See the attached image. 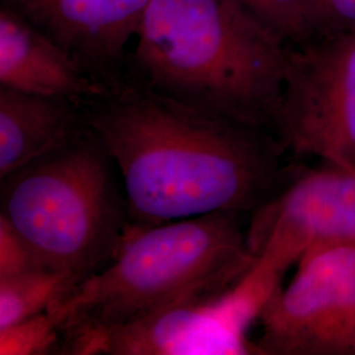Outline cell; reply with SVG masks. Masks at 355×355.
<instances>
[{
    "instance_id": "5b68a950",
    "label": "cell",
    "mask_w": 355,
    "mask_h": 355,
    "mask_svg": "<svg viewBox=\"0 0 355 355\" xmlns=\"http://www.w3.org/2000/svg\"><path fill=\"white\" fill-rule=\"evenodd\" d=\"M258 262L227 290L204 295L136 322L76 338V355L258 354L248 330L280 286Z\"/></svg>"
},
{
    "instance_id": "9a60e30c",
    "label": "cell",
    "mask_w": 355,
    "mask_h": 355,
    "mask_svg": "<svg viewBox=\"0 0 355 355\" xmlns=\"http://www.w3.org/2000/svg\"><path fill=\"white\" fill-rule=\"evenodd\" d=\"M44 268L20 232L0 215V278Z\"/></svg>"
},
{
    "instance_id": "4fadbf2b",
    "label": "cell",
    "mask_w": 355,
    "mask_h": 355,
    "mask_svg": "<svg viewBox=\"0 0 355 355\" xmlns=\"http://www.w3.org/2000/svg\"><path fill=\"white\" fill-rule=\"evenodd\" d=\"M290 46L315 37L308 0H236Z\"/></svg>"
},
{
    "instance_id": "8992f818",
    "label": "cell",
    "mask_w": 355,
    "mask_h": 355,
    "mask_svg": "<svg viewBox=\"0 0 355 355\" xmlns=\"http://www.w3.org/2000/svg\"><path fill=\"white\" fill-rule=\"evenodd\" d=\"M274 135L296 157L355 170V31L290 48Z\"/></svg>"
},
{
    "instance_id": "277c9868",
    "label": "cell",
    "mask_w": 355,
    "mask_h": 355,
    "mask_svg": "<svg viewBox=\"0 0 355 355\" xmlns=\"http://www.w3.org/2000/svg\"><path fill=\"white\" fill-rule=\"evenodd\" d=\"M116 173L85 123L73 140L1 178L0 215L41 266L85 279L111 262L132 227Z\"/></svg>"
},
{
    "instance_id": "5bb4252c",
    "label": "cell",
    "mask_w": 355,
    "mask_h": 355,
    "mask_svg": "<svg viewBox=\"0 0 355 355\" xmlns=\"http://www.w3.org/2000/svg\"><path fill=\"white\" fill-rule=\"evenodd\" d=\"M61 343V331L48 312L0 329V355H41Z\"/></svg>"
},
{
    "instance_id": "7c38bea8",
    "label": "cell",
    "mask_w": 355,
    "mask_h": 355,
    "mask_svg": "<svg viewBox=\"0 0 355 355\" xmlns=\"http://www.w3.org/2000/svg\"><path fill=\"white\" fill-rule=\"evenodd\" d=\"M82 279L45 267L0 278V329L46 312Z\"/></svg>"
},
{
    "instance_id": "8fae6325",
    "label": "cell",
    "mask_w": 355,
    "mask_h": 355,
    "mask_svg": "<svg viewBox=\"0 0 355 355\" xmlns=\"http://www.w3.org/2000/svg\"><path fill=\"white\" fill-rule=\"evenodd\" d=\"M82 104L0 87V179L73 140Z\"/></svg>"
},
{
    "instance_id": "3957f363",
    "label": "cell",
    "mask_w": 355,
    "mask_h": 355,
    "mask_svg": "<svg viewBox=\"0 0 355 355\" xmlns=\"http://www.w3.org/2000/svg\"><path fill=\"white\" fill-rule=\"evenodd\" d=\"M237 214L130 227L111 262L46 311L64 345L227 290L257 263Z\"/></svg>"
},
{
    "instance_id": "30bf717a",
    "label": "cell",
    "mask_w": 355,
    "mask_h": 355,
    "mask_svg": "<svg viewBox=\"0 0 355 355\" xmlns=\"http://www.w3.org/2000/svg\"><path fill=\"white\" fill-rule=\"evenodd\" d=\"M0 87L83 104L110 86L24 17L0 6Z\"/></svg>"
},
{
    "instance_id": "9c48e42d",
    "label": "cell",
    "mask_w": 355,
    "mask_h": 355,
    "mask_svg": "<svg viewBox=\"0 0 355 355\" xmlns=\"http://www.w3.org/2000/svg\"><path fill=\"white\" fill-rule=\"evenodd\" d=\"M149 0H0L69 51L105 86L124 80L128 51Z\"/></svg>"
},
{
    "instance_id": "52a82bcc",
    "label": "cell",
    "mask_w": 355,
    "mask_h": 355,
    "mask_svg": "<svg viewBox=\"0 0 355 355\" xmlns=\"http://www.w3.org/2000/svg\"><path fill=\"white\" fill-rule=\"evenodd\" d=\"M259 324L258 354L355 355V246L304 255Z\"/></svg>"
},
{
    "instance_id": "ba28073f",
    "label": "cell",
    "mask_w": 355,
    "mask_h": 355,
    "mask_svg": "<svg viewBox=\"0 0 355 355\" xmlns=\"http://www.w3.org/2000/svg\"><path fill=\"white\" fill-rule=\"evenodd\" d=\"M246 236L258 262L280 277L306 254L355 246V170L320 161L292 174L252 214Z\"/></svg>"
},
{
    "instance_id": "2e32d148",
    "label": "cell",
    "mask_w": 355,
    "mask_h": 355,
    "mask_svg": "<svg viewBox=\"0 0 355 355\" xmlns=\"http://www.w3.org/2000/svg\"><path fill=\"white\" fill-rule=\"evenodd\" d=\"M308 3L315 37L355 31V0H308Z\"/></svg>"
},
{
    "instance_id": "6da1fadb",
    "label": "cell",
    "mask_w": 355,
    "mask_h": 355,
    "mask_svg": "<svg viewBox=\"0 0 355 355\" xmlns=\"http://www.w3.org/2000/svg\"><path fill=\"white\" fill-rule=\"evenodd\" d=\"M121 179L132 227L253 214L288 178L268 129L123 80L82 104Z\"/></svg>"
},
{
    "instance_id": "7a4b0ae2",
    "label": "cell",
    "mask_w": 355,
    "mask_h": 355,
    "mask_svg": "<svg viewBox=\"0 0 355 355\" xmlns=\"http://www.w3.org/2000/svg\"><path fill=\"white\" fill-rule=\"evenodd\" d=\"M290 48L236 0H149L124 80L274 133Z\"/></svg>"
}]
</instances>
